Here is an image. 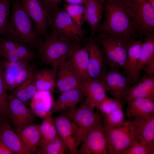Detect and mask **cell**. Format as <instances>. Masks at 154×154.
Here are the masks:
<instances>
[{
	"label": "cell",
	"instance_id": "d590c367",
	"mask_svg": "<svg viewBox=\"0 0 154 154\" xmlns=\"http://www.w3.org/2000/svg\"><path fill=\"white\" fill-rule=\"evenodd\" d=\"M16 49L19 58L24 63L29 64L38 58L35 50L28 46L18 42Z\"/></svg>",
	"mask_w": 154,
	"mask_h": 154
},
{
	"label": "cell",
	"instance_id": "b9f144b4",
	"mask_svg": "<svg viewBox=\"0 0 154 154\" xmlns=\"http://www.w3.org/2000/svg\"><path fill=\"white\" fill-rule=\"evenodd\" d=\"M64 1L67 3L74 4L84 5L85 0H62Z\"/></svg>",
	"mask_w": 154,
	"mask_h": 154
},
{
	"label": "cell",
	"instance_id": "ffe728a7",
	"mask_svg": "<svg viewBox=\"0 0 154 154\" xmlns=\"http://www.w3.org/2000/svg\"><path fill=\"white\" fill-rule=\"evenodd\" d=\"M142 42L140 39H133L129 42L128 45L126 75L132 85L139 80L140 74L137 71V66L140 56Z\"/></svg>",
	"mask_w": 154,
	"mask_h": 154
},
{
	"label": "cell",
	"instance_id": "5b68a950",
	"mask_svg": "<svg viewBox=\"0 0 154 154\" xmlns=\"http://www.w3.org/2000/svg\"><path fill=\"white\" fill-rule=\"evenodd\" d=\"M94 37L103 50L107 66L121 68L126 75L127 49L129 41L99 31Z\"/></svg>",
	"mask_w": 154,
	"mask_h": 154
},
{
	"label": "cell",
	"instance_id": "44dd1931",
	"mask_svg": "<svg viewBox=\"0 0 154 154\" xmlns=\"http://www.w3.org/2000/svg\"><path fill=\"white\" fill-rule=\"evenodd\" d=\"M139 141L154 149V114L147 117L132 120Z\"/></svg>",
	"mask_w": 154,
	"mask_h": 154
},
{
	"label": "cell",
	"instance_id": "ac0fdd59",
	"mask_svg": "<svg viewBox=\"0 0 154 154\" xmlns=\"http://www.w3.org/2000/svg\"><path fill=\"white\" fill-rule=\"evenodd\" d=\"M7 119L0 116V139L13 154H30L23 146L19 135Z\"/></svg>",
	"mask_w": 154,
	"mask_h": 154
},
{
	"label": "cell",
	"instance_id": "4dcf8cb0",
	"mask_svg": "<svg viewBox=\"0 0 154 154\" xmlns=\"http://www.w3.org/2000/svg\"><path fill=\"white\" fill-rule=\"evenodd\" d=\"M154 58V33L146 37L142 42L141 50L137 66V71L140 74L143 67Z\"/></svg>",
	"mask_w": 154,
	"mask_h": 154
},
{
	"label": "cell",
	"instance_id": "9a60e30c",
	"mask_svg": "<svg viewBox=\"0 0 154 154\" xmlns=\"http://www.w3.org/2000/svg\"><path fill=\"white\" fill-rule=\"evenodd\" d=\"M96 108L101 113L104 126H114L124 120L125 115L121 102L113 98L107 96Z\"/></svg>",
	"mask_w": 154,
	"mask_h": 154
},
{
	"label": "cell",
	"instance_id": "e0dca14e",
	"mask_svg": "<svg viewBox=\"0 0 154 154\" xmlns=\"http://www.w3.org/2000/svg\"><path fill=\"white\" fill-rule=\"evenodd\" d=\"M79 88L84 94L87 103L94 109L96 108L108 96V90L99 79H90L84 81Z\"/></svg>",
	"mask_w": 154,
	"mask_h": 154
},
{
	"label": "cell",
	"instance_id": "484cf974",
	"mask_svg": "<svg viewBox=\"0 0 154 154\" xmlns=\"http://www.w3.org/2000/svg\"><path fill=\"white\" fill-rule=\"evenodd\" d=\"M52 93L46 91L37 92L30 101L31 109L36 116L44 118L52 114L54 102Z\"/></svg>",
	"mask_w": 154,
	"mask_h": 154
},
{
	"label": "cell",
	"instance_id": "5bb4252c",
	"mask_svg": "<svg viewBox=\"0 0 154 154\" xmlns=\"http://www.w3.org/2000/svg\"><path fill=\"white\" fill-rule=\"evenodd\" d=\"M84 80L67 59L58 69L55 88L60 94L79 88Z\"/></svg>",
	"mask_w": 154,
	"mask_h": 154
},
{
	"label": "cell",
	"instance_id": "83f0119b",
	"mask_svg": "<svg viewBox=\"0 0 154 154\" xmlns=\"http://www.w3.org/2000/svg\"><path fill=\"white\" fill-rule=\"evenodd\" d=\"M57 70L44 68L36 70L33 76V82L39 91H48L52 93L55 88Z\"/></svg>",
	"mask_w": 154,
	"mask_h": 154
},
{
	"label": "cell",
	"instance_id": "4fadbf2b",
	"mask_svg": "<svg viewBox=\"0 0 154 154\" xmlns=\"http://www.w3.org/2000/svg\"><path fill=\"white\" fill-rule=\"evenodd\" d=\"M7 99L14 129H20L35 121L36 116L22 102L10 93L7 94Z\"/></svg>",
	"mask_w": 154,
	"mask_h": 154
},
{
	"label": "cell",
	"instance_id": "3957f363",
	"mask_svg": "<svg viewBox=\"0 0 154 154\" xmlns=\"http://www.w3.org/2000/svg\"><path fill=\"white\" fill-rule=\"evenodd\" d=\"M48 13V35L62 37L75 44L81 45L84 40L85 33L63 8L57 6Z\"/></svg>",
	"mask_w": 154,
	"mask_h": 154
},
{
	"label": "cell",
	"instance_id": "8992f818",
	"mask_svg": "<svg viewBox=\"0 0 154 154\" xmlns=\"http://www.w3.org/2000/svg\"><path fill=\"white\" fill-rule=\"evenodd\" d=\"M127 12L141 40L154 33V7L149 0H125Z\"/></svg>",
	"mask_w": 154,
	"mask_h": 154
},
{
	"label": "cell",
	"instance_id": "7c38bea8",
	"mask_svg": "<svg viewBox=\"0 0 154 154\" xmlns=\"http://www.w3.org/2000/svg\"><path fill=\"white\" fill-rule=\"evenodd\" d=\"M21 6L34 23L43 39L47 36L48 12L41 0H20Z\"/></svg>",
	"mask_w": 154,
	"mask_h": 154
},
{
	"label": "cell",
	"instance_id": "d6a6232c",
	"mask_svg": "<svg viewBox=\"0 0 154 154\" xmlns=\"http://www.w3.org/2000/svg\"><path fill=\"white\" fill-rule=\"evenodd\" d=\"M63 8L74 22L82 27L86 21L84 5L66 3Z\"/></svg>",
	"mask_w": 154,
	"mask_h": 154
},
{
	"label": "cell",
	"instance_id": "277c9868",
	"mask_svg": "<svg viewBox=\"0 0 154 154\" xmlns=\"http://www.w3.org/2000/svg\"><path fill=\"white\" fill-rule=\"evenodd\" d=\"M74 44L62 37L48 35L37 50L38 58L42 63L57 70L68 58Z\"/></svg>",
	"mask_w": 154,
	"mask_h": 154
},
{
	"label": "cell",
	"instance_id": "836d02e7",
	"mask_svg": "<svg viewBox=\"0 0 154 154\" xmlns=\"http://www.w3.org/2000/svg\"><path fill=\"white\" fill-rule=\"evenodd\" d=\"M7 92L4 76L0 73V114L7 119L10 113Z\"/></svg>",
	"mask_w": 154,
	"mask_h": 154
},
{
	"label": "cell",
	"instance_id": "f546056e",
	"mask_svg": "<svg viewBox=\"0 0 154 154\" xmlns=\"http://www.w3.org/2000/svg\"><path fill=\"white\" fill-rule=\"evenodd\" d=\"M50 114L44 118L40 125L39 129L41 138L38 146L42 147L47 143L59 136Z\"/></svg>",
	"mask_w": 154,
	"mask_h": 154
},
{
	"label": "cell",
	"instance_id": "60d3db41",
	"mask_svg": "<svg viewBox=\"0 0 154 154\" xmlns=\"http://www.w3.org/2000/svg\"><path fill=\"white\" fill-rule=\"evenodd\" d=\"M0 154H13L0 139Z\"/></svg>",
	"mask_w": 154,
	"mask_h": 154
},
{
	"label": "cell",
	"instance_id": "4316f807",
	"mask_svg": "<svg viewBox=\"0 0 154 154\" xmlns=\"http://www.w3.org/2000/svg\"><path fill=\"white\" fill-rule=\"evenodd\" d=\"M126 115L134 118L147 117L154 114V101L144 98H135L126 102Z\"/></svg>",
	"mask_w": 154,
	"mask_h": 154
},
{
	"label": "cell",
	"instance_id": "1f68e13d",
	"mask_svg": "<svg viewBox=\"0 0 154 154\" xmlns=\"http://www.w3.org/2000/svg\"><path fill=\"white\" fill-rule=\"evenodd\" d=\"M36 153L40 154H63L67 149L59 136L40 147Z\"/></svg>",
	"mask_w": 154,
	"mask_h": 154
},
{
	"label": "cell",
	"instance_id": "8fae6325",
	"mask_svg": "<svg viewBox=\"0 0 154 154\" xmlns=\"http://www.w3.org/2000/svg\"><path fill=\"white\" fill-rule=\"evenodd\" d=\"M89 54L88 74L91 79H100L107 70V66L103 50L94 37L83 41Z\"/></svg>",
	"mask_w": 154,
	"mask_h": 154
},
{
	"label": "cell",
	"instance_id": "7402d4cb",
	"mask_svg": "<svg viewBox=\"0 0 154 154\" xmlns=\"http://www.w3.org/2000/svg\"><path fill=\"white\" fill-rule=\"evenodd\" d=\"M83 5L86 21L90 28V36L94 37L104 15V0H85Z\"/></svg>",
	"mask_w": 154,
	"mask_h": 154
},
{
	"label": "cell",
	"instance_id": "2e32d148",
	"mask_svg": "<svg viewBox=\"0 0 154 154\" xmlns=\"http://www.w3.org/2000/svg\"><path fill=\"white\" fill-rule=\"evenodd\" d=\"M58 134L72 154H78L74 127L69 117L62 115L53 117Z\"/></svg>",
	"mask_w": 154,
	"mask_h": 154
},
{
	"label": "cell",
	"instance_id": "603a6c76",
	"mask_svg": "<svg viewBox=\"0 0 154 154\" xmlns=\"http://www.w3.org/2000/svg\"><path fill=\"white\" fill-rule=\"evenodd\" d=\"M139 98H148L154 101V76L145 75L141 79L130 87L123 101H128Z\"/></svg>",
	"mask_w": 154,
	"mask_h": 154
},
{
	"label": "cell",
	"instance_id": "7a4b0ae2",
	"mask_svg": "<svg viewBox=\"0 0 154 154\" xmlns=\"http://www.w3.org/2000/svg\"><path fill=\"white\" fill-rule=\"evenodd\" d=\"M104 20L97 30L130 41L138 36L125 0H104ZM139 38V37H138Z\"/></svg>",
	"mask_w": 154,
	"mask_h": 154
},
{
	"label": "cell",
	"instance_id": "f35d334b",
	"mask_svg": "<svg viewBox=\"0 0 154 154\" xmlns=\"http://www.w3.org/2000/svg\"><path fill=\"white\" fill-rule=\"evenodd\" d=\"M62 0H41L45 9L49 12Z\"/></svg>",
	"mask_w": 154,
	"mask_h": 154
},
{
	"label": "cell",
	"instance_id": "8d00e7d4",
	"mask_svg": "<svg viewBox=\"0 0 154 154\" xmlns=\"http://www.w3.org/2000/svg\"><path fill=\"white\" fill-rule=\"evenodd\" d=\"M154 149L137 140L135 141L122 154H154Z\"/></svg>",
	"mask_w": 154,
	"mask_h": 154
},
{
	"label": "cell",
	"instance_id": "d6986e66",
	"mask_svg": "<svg viewBox=\"0 0 154 154\" xmlns=\"http://www.w3.org/2000/svg\"><path fill=\"white\" fill-rule=\"evenodd\" d=\"M85 98L84 94L79 88L63 92L56 100L54 101L52 112V114L58 111L68 112V116Z\"/></svg>",
	"mask_w": 154,
	"mask_h": 154
},
{
	"label": "cell",
	"instance_id": "ba28073f",
	"mask_svg": "<svg viewBox=\"0 0 154 154\" xmlns=\"http://www.w3.org/2000/svg\"><path fill=\"white\" fill-rule=\"evenodd\" d=\"M68 116L76 131L78 148L88 132L103 120L101 115L94 111V109L88 104L85 98Z\"/></svg>",
	"mask_w": 154,
	"mask_h": 154
},
{
	"label": "cell",
	"instance_id": "74e56055",
	"mask_svg": "<svg viewBox=\"0 0 154 154\" xmlns=\"http://www.w3.org/2000/svg\"><path fill=\"white\" fill-rule=\"evenodd\" d=\"M16 48L13 50L0 51L2 59L11 62H24L19 58Z\"/></svg>",
	"mask_w": 154,
	"mask_h": 154
},
{
	"label": "cell",
	"instance_id": "e575fe53",
	"mask_svg": "<svg viewBox=\"0 0 154 154\" xmlns=\"http://www.w3.org/2000/svg\"><path fill=\"white\" fill-rule=\"evenodd\" d=\"M11 0H0V37L8 23L11 14Z\"/></svg>",
	"mask_w": 154,
	"mask_h": 154
},
{
	"label": "cell",
	"instance_id": "52a82bcc",
	"mask_svg": "<svg viewBox=\"0 0 154 154\" xmlns=\"http://www.w3.org/2000/svg\"><path fill=\"white\" fill-rule=\"evenodd\" d=\"M109 153L122 154L137 140L132 121L124 120L112 126H104Z\"/></svg>",
	"mask_w": 154,
	"mask_h": 154
},
{
	"label": "cell",
	"instance_id": "d4e9b609",
	"mask_svg": "<svg viewBox=\"0 0 154 154\" xmlns=\"http://www.w3.org/2000/svg\"><path fill=\"white\" fill-rule=\"evenodd\" d=\"M14 130L25 149L30 154L35 153L41 138L39 125L32 123L20 129Z\"/></svg>",
	"mask_w": 154,
	"mask_h": 154
},
{
	"label": "cell",
	"instance_id": "6da1fadb",
	"mask_svg": "<svg viewBox=\"0 0 154 154\" xmlns=\"http://www.w3.org/2000/svg\"><path fill=\"white\" fill-rule=\"evenodd\" d=\"M10 18L1 36L37 50L43 40L20 0H13Z\"/></svg>",
	"mask_w": 154,
	"mask_h": 154
},
{
	"label": "cell",
	"instance_id": "cb8c5ba5",
	"mask_svg": "<svg viewBox=\"0 0 154 154\" xmlns=\"http://www.w3.org/2000/svg\"><path fill=\"white\" fill-rule=\"evenodd\" d=\"M89 57L85 46L74 44L68 59L84 81L90 79L88 72Z\"/></svg>",
	"mask_w": 154,
	"mask_h": 154
},
{
	"label": "cell",
	"instance_id": "30bf717a",
	"mask_svg": "<svg viewBox=\"0 0 154 154\" xmlns=\"http://www.w3.org/2000/svg\"><path fill=\"white\" fill-rule=\"evenodd\" d=\"M81 144L80 148L78 149V154L108 153L103 120L88 132Z\"/></svg>",
	"mask_w": 154,
	"mask_h": 154
},
{
	"label": "cell",
	"instance_id": "ab89813d",
	"mask_svg": "<svg viewBox=\"0 0 154 154\" xmlns=\"http://www.w3.org/2000/svg\"><path fill=\"white\" fill-rule=\"evenodd\" d=\"M142 69L144 71V75L149 76H154V58L150 60Z\"/></svg>",
	"mask_w": 154,
	"mask_h": 154
},
{
	"label": "cell",
	"instance_id": "9c48e42d",
	"mask_svg": "<svg viewBox=\"0 0 154 154\" xmlns=\"http://www.w3.org/2000/svg\"><path fill=\"white\" fill-rule=\"evenodd\" d=\"M105 85L113 98L122 102L132 86L127 76L118 67L109 66L99 79Z\"/></svg>",
	"mask_w": 154,
	"mask_h": 154
},
{
	"label": "cell",
	"instance_id": "f6af8a7d",
	"mask_svg": "<svg viewBox=\"0 0 154 154\" xmlns=\"http://www.w3.org/2000/svg\"></svg>",
	"mask_w": 154,
	"mask_h": 154
},
{
	"label": "cell",
	"instance_id": "7bdbcfd3",
	"mask_svg": "<svg viewBox=\"0 0 154 154\" xmlns=\"http://www.w3.org/2000/svg\"><path fill=\"white\" fill-rule=\"evenodd\" d=\"M2 58L0 52V69L2 68Z\"/></svg>",
	"mask_w": 154,
	"mask_h": 154
},
{
	"label": "cell",
	"instance_id": "ee69618b",
	"mask_svg": "<svg viewBox=\"0 0 154 154\" xmlns=\"http://www.w3.org/2000/svg\"><path fill=\"white\" fill-rule=\"evenodd\" d=\"M149 1L152 5L154 7V0H149Z\"/></svg>",
	"mask_w": 154,
	"mask_h": 154
},
{
	"label": "cell",
	"instance_id": "f1b7e54d",
	"mask_svg": "<svg viewBox=\"0 0 154 154\" xmlns=\"http://www.w3.org/2000/svg\"><path fill=\"white\" fill-rule=\"evenodd\" d=\"M29 65L22 62H10L2 59L4 78L7 92H11L15 89L16 81L19 72L24 67Z\"/></svg>",
	"mask_w": 154,
	"mask_h": 154
}]
</instances>
